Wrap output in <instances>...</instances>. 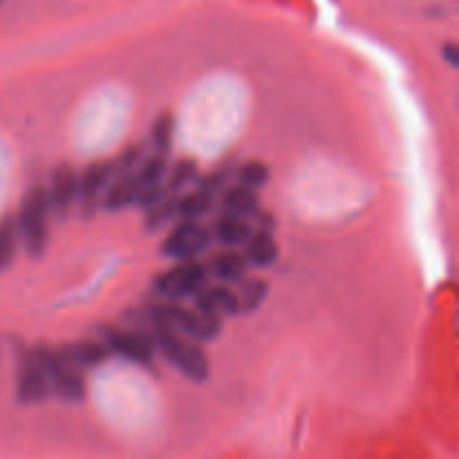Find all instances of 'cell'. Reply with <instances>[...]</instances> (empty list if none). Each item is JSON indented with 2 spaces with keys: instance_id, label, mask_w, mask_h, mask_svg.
Segmentation results:
<instances>
[{
  "instance_id": "obj_1",
  "label": "cell",
  "mask_w": 459,
  "mask_h": 459,
  "mask_svg": "<svg viewBox=\"0 0 459 459\" xmlns=\"http://www.w3.org/2000/svg\"><path fill=\"white\" fill-rule=\"evenodd\" d=\"M146 332L155 341L157 354H161L179 375L186 377L193 384H204V381H209L211 361L206 357L202 343H197V341L188 339V336L179 334V332L164 325H152Z\"/></svg>"
},
{
  "instance_id": "obj_2",
  "label": "cell",
  "mask_w": 459,
  "mask_h": 459,
  "mask_svg": "<svg viewBox=\"0 0 459 459\" xmlns=\"http://www.w3.org/2000/svg\"><path fill=\"white\" fill-rule=\"evenodd\" d=\"M49 220H52V211H49L48 188L45 184H31L22 195L16 215L21 247L31 260H40L48 251Z\"/></svg>"
},
{
  "instance_id": "obj_3",
  "label": "cell",
  "mask_w": 459,
  "mask_h": 459,
  "mask_svg": "<svg viewBox=\"0 0 459 459\" xmlns=\"http://www.w3.org/2000/svg\"><path fill=\"white\" fill-rule=\"evenodd\" d=\"M97 332L99 339L106 343L112 357H119L124 361L134 363V366L146 368V370H155L157 348L155 341H152V336L146 330L103 323V325L97 327Z\"/></svg>"
},
{
  "instance_id": "obj_4",
  "label": "cell",
  "mask_w": 459,
  "mask_h": 459,
  "mask_svg": "<svg viewBox=\"0 0 459 459\" xmlns=\"http://www.w3.org/2000/svg\"><path fill=\"white\" fill-rule=\"evenodd\" d=\"M206 282H209V269L200 258L175 260L173 267L155 276L152 296L161 300L184 303V300H191Z\"/></svg>"
},
{
  "instance_id": "obj_5",
  "label": "cell",
  "mask_w": 459,
  "mask_h": 459,
  "mask_svg": "<svg viewBox=\"0 0 459 459\" xmlns=\"http://www.w3.org/2000/svg\"><path fill=\"white\" fill-rule=\"evenodd\" d=\"M211 245H213V238H211L209 224H204L202 220L178 218L161 240L160 251L164 258L175 263V260L200 258L211 249Z\"/></svg>"
},
{
  "instance_id": "obj_6",
  "label": "cell",
  "mask_w": 459,
  "mask_h": 459,
  "mask_svg": "<svg viewBox=\"0 0 459 459\" xmlns=\"http://www.w3.org/2000/svg\"><path fill=\"white\" fill-rule=\"evenodd\" d=\"M117 175L112 160H97L83 166L79 173V197H76V211L83 220H92L101 211L103 188L108 186Z\"/></svg>"
},
{
  "instance_id": "obj_7",
  "label": "cell",
  "mask_w": 459,
  "mask_h": 459,
  "mask_svg": "<svg viewBox=\"0 0 459 459\" xmlns=\"http://www.w3.org/2000/svg\"><path fill=\"white\" fill-rule=\"evenodd\" d=\"M45 188H48L52 218H56L58 222L70 220L76 211V197H79V170L67 161H61L49 173V182L45 184Z\"/></svg>"
},
{
  "instance_id": "obj_8",
  "label": "cell",
  "mask_w": 459,
  "mask_h": 459,
  "mask_svg": "<svg viewBox=\"0 0 459 459\" xmlns=\"http://www.w3.org/2000/svg\"><path fill=\"white\" fill-rule=\"evenodd\" d=\"M52 397L49 379L34 359L31 350L18 352V375H16V402L21 406H39L45 399Z\"/></svg>"
},
{
  "instance_id": "obj_9",
  "label": "cell",
  "mask_w": 459,
  "mask_h": 459,
  "mask_svg": "<svg viewBox=\"0 0 459 459\" xmlns=\"http://www.w3.org/2000/svg\"><path fill=\"white\" fill-rule=\"evenodd\" d=\"M58 357L65 363L67 368L79 372L94 370V368L103 366V363L110 361V350L106 348L101 339H81L72 341V343L58 345Z\"/></svg>"
},
{
  "instance_id": "obj_10",
  "label": "cell",
  "mask_w": 459,
  "mask_h": 459,
  "mask_svg": "<svg viewBox=\"0 0 459 459\" xmlns=\"http://www.w3.org/2000/svg\"><path fill=\"white\" fill-rule=\"evenodd\" d=\"M193 307L200 312L213 314L220 318H233L240 316V305H238V294L231 285L224 282H215L209 285L206 282L195 296H193Z\"/></svg>"
},
{
  "instance_id": "obj_11",
  "label": "cell",
  "mask_w": 459,
  "mask_h": 459,
  "mask_svg": "<svg viewBox=\"0 0 459 459\" xmlns=\"http://www.w3.org/2000/svg\"><path fill=\"white\" fill-rule=\"evenodd\" d=\"M209 269V278L224 282V285H238L242 278L249 273V264H247L242 251L231 249V247H222L220 251L209 255V263H204Z\"/></svg>"
},
{
  "instance_id": "obj_12",
  "label": "cell",
  "mask_w": 459,
  "mask_h": 459,
  "mask_svg": "<svg viewBox=\"0 0 459 459\" xmlns=\"http://www.w3.org/2000/svg\"><path fill=\"white\" fill-rule=\"evenodd\" d=\"M209 229L213 242H218L220 247H231V249H240L247 242V238L251 236V231H254L249 220L227 213V211H220L213 218V222L209 224Z\"/></svg>"
},
{
  "instance_id": "obj_13",
  "label": "cell",
  "mask_w": 459,
  "mask_h": 459,
  "mask_svg": "<svg viewBox=\"0 0 459 459\" xmlns=\"http://www.w3.org/2000/svg\"><path fill=\"white\" fill-rule=\"evenodd\" d=\"M242 255H245L249 267L269 269L278 263V258H281V247H278L272 231L254 229L251 236L247 238L245 245H242Z\"/></svg>"
},
{
  "instance_id": "obj_14",
  "label": "cell",
  "mask_w": 459,
  "mask_h": 459,
  "mask_svg": "<svg viewBox=\"0 0 459 459\" xmlns=\"http://www.w3.org/2000/svg\"><path fill=\"white\" fill-rule=\"evenodd\" d=\"M49 393L56 397L58 402L67 403V406H76L88 397V384H85L83 372L72 370V368L63 366L56 372L49 375Z\"/></svg>"
},
{
  "instance_id": "obj_15",
  "label": "cell",
  "mask_w": 459,
  "mask_h": 459,
  "mask_svg": "<svg viewBox=\"0 0 459 459\" xmlns=\"http://www.w3.org/2000/svg\"><path fill=\"white\" fill-rule=\"evenodd\" d=\"M139 193V182L133 173H121L108 182L101 195V211L106 213H119V211L134 206Z\"/></svg>"
},
{
  "instance_id": "obj_16",
  "label": "cell",
  "mask_w": 459,
  "mask_h": 459,
  "mask_svg": "<svg viewBox=\"0 0 459 459\" xmlns=\"http://www.w3.org/2000/svg\"><path fill=\"white\" fill-rule=\"evenodd\" d=\"M215 206H220V211H227V213L251 220L255 211L263 206V202H260L258 191H254V188L245 186V184L240 182H231L222 193H220L218 204Z\"/></svg>"
},
{
  "instance_id": "obj_17",
  "label": "cell",
  "mask_w": 459,
  "mask_h": 459,
  "mask_svg": "<svg viewBox=\"0 0 459 459\" xmlns=\"http://www.w3.org/2000/svg\"><path fill=\"white\" fill-rule=\"evenodd\" d=\"M236 294L238 305H240V314L258 312L269 296V281L263 276H249V273H247V276L238 282Z\"/></svg>"
},
{
  "instance_id": "obj_18",
  "label": "cell",
  "mask_w": 459,
  "mask_h": 459,
  "mask_svg": "<svg viewBox=\"0 0 459 459\" xmlns=\"http://www.w3.org/2000/svg\"><path fill=\"white\" fill-rule=\"evenodd\" d=\"M215 195L200 191L193 186V191H182L178 195V218L184 220H204L215 211Z\"/></svg>"
},
{
  "instance_id": "obj_19",
  "label": "cell",
  "mask_w": 459,
  "mask_h": 459,
  "mask_svg": "<svg viewBox=\"0 0 459 459\" xmlns=\"http://www.w3.org/2000/svg\"><path fill=\"white\" fill-rule=\"evenodd\" d=\"M200 175V166L191 157H179L173 164H169V173L164 178V188L169 195H179L182 191H186L188 186H193Z\"/></svg>"
},
{
  "instance_id": "obj_20",
  "label": "cell",
  "mask_w": 459,
  "mask_h": 459,
  "mask_svg": "<svg viewBox=\"0 0 459 459\" xmlns=\"http://www.w3.org/2000/svg\"><path fill=\"white\" fill-rule=\"evenodd\" d=\"M178 220V195L161 197L157 204L143 211V231L157 233Z\"/></svg>"
},
{
  "instance_id": "obj_21",
  "label": "cell",
  "mask_w": 459,
  "mask_h": 459,
  "mask_svg": "<svg viewBox=\"0 0 459 459\" xmlns=\"http://www.w3.org/2000/svg\"><path fill=\"white\" fill-rule=\"evenodd\" d=\"M236 166H238L236 160L222 161V164L215 166V169L209 170V173L197 175V179L193 186L200 188V191H204V193H209V195L218 197L220 193H222L224 188L233 182V178H236Z\"/></svg>"
},
{
  "instance_id": "obj_22",
  "label": "cell",
  "mask_w": 459,
  "mask_h": 459,
  "mask_svg": "<svg viewBox=\"0 0 459 459\" xmlns=\"http://www.w3.org/2000/svg\"><path fill=\"white\" fill-rule=\"evenodd\" d=\"M18 249H21V236H18L16 215H4L0 218V273L12 267Z\"/></svg>"
},
{
  "instance_id": "obj_23",
  "label": "cell",
  "mask_w": 459,
  "mask_h": 459,
  "mask_svg": "<svg viewBox=\"0 0 459 459\" xmlns=\"http://www.w3.org/2000/svg\"><path fill=\"white\" fill-rule=\"evenodd\" d=\"M175 121L173 112L164 110L155 117L151 126V146L155 152H161V155H170L175 146Z\"/></svg>"
},
{
  "instance_id": "obj_24",
  "label": "cell",
  "mask_w": 459,
  "mask_h": 459,
  "mask_svg": "<svg viewBox=\"0 0 459 459\" xmlns=\"http://www.w3.org/2000/svg\"><path fill=\"white\" fill-rule=\"evenodd\" d=\"M169 155H161V152H146L142 157V161L137 164V169L133 170L134 179L139 182V186H146V184H157L164 182L166 173H169Z\"/></svg>"
},
{
  "instance_id": "obj_25",
  "label": "cell",
  "mask_w": 459,
  "mask_h": 459,
  "mask_svg": "<svg viewBox=\"0 0 459 459\" xmlns=\"http://www.w3.org/2000/svg\"><path fill=\"white\" fill-rule=\"evenodd\" d=\"M233 179L245 184V186L254 188V191H263L272 182V170H269V166L264 161L249 160L236 166V178Z\"/></svg>"
},
{
  "instance_id": "obj_26",
  "label": "cell",
  "mask_w": 459,
  "mask_h": 459,
  "mask_svg": "<svg viewBox=\"0 0 459 459\" xmlns=\"http://www.w3.org/2000/svg\"><path fill=\"white\" fill-rule=\"evenodd\" d=\"M143 155H146V143H130V146H126L119 155L112 157V164H115L117 175L133 173V170L137 169L139 161H142Z\"/></svg>"
},
{
  "instance_id": "obj_27",
  "label": "cell",
  "mask_w": 459,
  "mask_h": 459,
  "mask_svg": "<svg viewBox=\"0 0 459 459\" xmlns=\"http://www.w3.org/2000/svg\"><path fill=\"white\" fill-rule=\"evenodd\" d=\"M166 195H169V193H166L164 182L146 184V186H139L134 206H137V209H142V211H146V209H151L152 204H157V202H160L161 197H166Z\"/></svg>"
},
{
  "instance_id": "obj_28",
  "label": "cell",
  "mask_w": 459,
  "mask_h": 459,
  "mask_svg": "<svg viewBox=\"0 0 459 459\" xmlns=\"http://www.w3.org/2000/svg\"><path fill=\"white\" fill-rule=\"evenodd\" d=\"M251 227L254 229H263V231H276V215L272 213V211H267L264 206H260L258 211L254 213V218L249 220Z\"/></svg>"
},
{
  "instance_id": "obj_29",
  "label": "cell",
  "mask_w": 459,
  "mask_h": 459,
  "mask_svg": "<svg viewBox=\"0 0 459 459\" xmlns=\"http://www.w3.org/2000/svg\"><path fill=\"white\" fill-rule=\"evenodd\" d=\"M442 54H444V58H446L448 65H451V67H457L459 65V48H457L455 43H453V40H451V43L444 45Z\"/></svg>"
}]
</instances>
